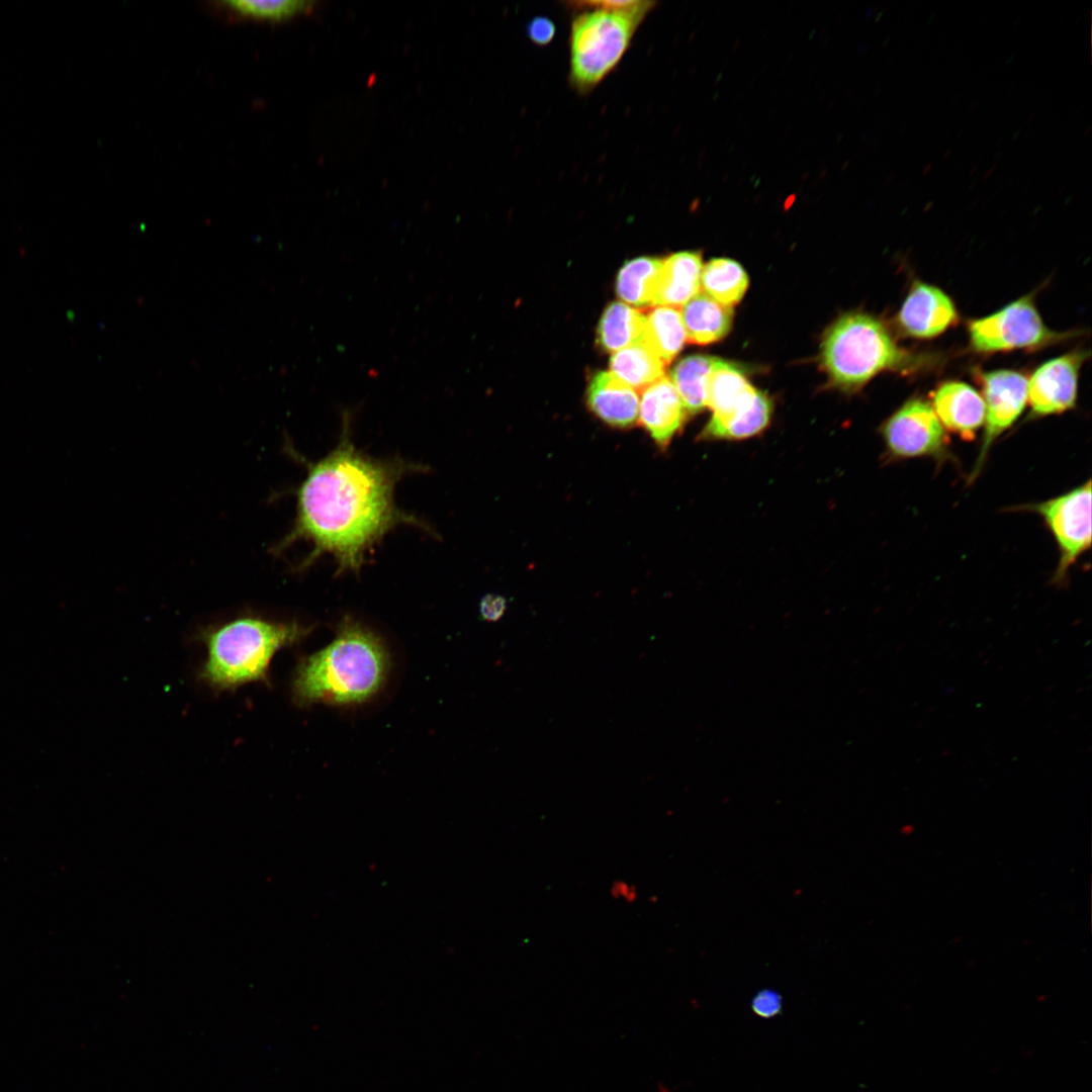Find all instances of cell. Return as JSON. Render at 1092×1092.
<instances>
[{
  "mask_svg": "<svg viewBox=\"0 0 1092 1092\" xmlns=\"http://www.w3.org/2000/svg\"><path fill=\"white\" fill-rule=\"evenodd\" d=\"M350 412H344L337 447L308 464L296 492L293 528L271 549L276 554L297 541L309 542L311 551L298 569L328 553L336 559L338 573L358 571L373 546L391 529L400 524L425 526L394 502L398 479L420 466L402 460H377L360 452L350 438Z\"/></svg>",
  "mask_w": 1092,
  "mask_h": 1092,
  "instance_id": "6da1fadb",
  "label": "cell"
},
{
  "mask_svg": "<svg viewBox=\"0 0 1092 1092\" xmlns=\"http://www.w3.org/2000/svg\"><path fill=\"white\" fill-rule=\"evenodd\" d=\"M390 665L382 639L346 616L328 646L299 658L292 673V701L301 708L365 703L383 688Z\"/></svg>",
  "mask_w": 1092,
  "mask_h": 1092,
  "instance_id": "7a4b0ae2",
  "label": "cell"
},
{
  "mask_svg": "<svg viewBox=\"0 0 1092 1092\" xmlns=\"http://www.w3.org/2000/svg\"><path fill=\"white\" fill-rule=\"evenodd\" d=\"M311 630L297 621H276L254 613L201 627L194 639L205 654L196 678L216 695L249 684L269 687L275 654L298 644Z\"/></svg>",
  "mask_w": 1092,
  "mask_h": 1092,
  "instance_id": "3957f363",
  "label": "cell"
},
{
  "mask_svg": "<svg viewBox=\"0 0 1092 1092\" xmlns=\"http://www.w3.org/2000/svg\"><path fill=\"white\" fill-rule=\"evenodd\" d=\"M821 362L834 386L856 391L882 371L913 373L927 357L900 347L878 318L851 312L839 317L826 332Z\"/></svg>",
  "mask_w": 1092,
  "mask_h": 1092,
  "instance_id": "277c9868",
  "label": "cell"
},
{
  "mask_svg": "<svg viewBox=\"0 0 1092 1092\" xmlns=\"http://www.w3.org/2000/svg\"><path fill=\"white\" fill-rule=\"evenodd\" d=\"M645 16L590 8L574 18L570 31V81L577 91L588 92L614 70Z\"/></svg>",
  "mask_w": 1092,
  "mask_h": 1092,
  "instance_id": "5b68a950",
  "label": "cell"
},
{
  "mask_svg": "<svg viewBox=\"0 0 1092 1092\" xmlns=\"http://www.w3.org/2000/svg\"><path fill=\"white\" fill-rule=\"evenodd\" d=\"M971 349L980 354L1037 350L1067 341L1078 332L1051 330L1042 321L1033 294H1026L1001 309L968 324Z\"/></svg>",
  "mask_w": 1092,
  "mask_h": 1092,
  "instance_id": "8992f818",
  "label": "cell"
},
{
  "mask_svg": "<svg viewBox=\"0 0 1092 1092\" xmlns=\"http://www.w3.org/2000/svg\"><path fill=\"white\" fill-rule=\"evenodd\" d=\"M1025 508L1042 518L1057 543L1059 562L1053 581L1060 583L1091 546V481Z\"/></svg>",
  "mask_w": 1092,
  "mask_h": 1092,
  "instance_id": "52a82bcc",
  "label": "cell"
},
{
  "mask_svg": "<svg viewBox=\"0 0 1092 1092\" xmlns=\"http://www.w3.org/2000/svg\"><path fill=\"white\" fill-rule=\"evenodd\" d=\"M887 453L895 459L939 457L948 445L946 432L930 402L912 397L882 425Z\"/></svg>",
  "mask_w": 1092,
  "mask_h": 1092,
  "instance_id": "ba28073f",
  "label": "cell"
},
{
  "mask_svg": "<svg viewBox=\"0 0 1092 1092\" xmlns=\"http://www.w3.org/2000/svg\"><path fill=\"white\" fill-rule=\"evenodd\" d=\"M985 402L984 433L970 481L981 472L993 443L1018 420L1027 404V377L1015 370L979 373Z\"/></svg>",
  "mask_w": 1092,
  "mask_h": 1092,
  "instance_id": "9c48e42d",
  "label": "cell"
},
{
  "mask_svg": "<svg viewBox=\"0 0 1092 1092\" xmlns=\"http://www.w3.org/2000/svg\"><path fill=\"white\" fill-rule=\"evenodd\" d=\"M1089 357L1075 350L1050 359L1027 378V403L1032 419L1060 415L1076 406L1080 369Z\"/></svg>",
  "mask_w": 1092,
  "mask_h": 1092,
  "instance_id": "30bf717a",
  "label": "cell"
},
{
  "mask_svg": "<svg viewBox=\"0 0 1092 1092\" xmlns=\"http://www.w3.org/2000/svg\"><path fill=\"white\" fill-rule=\"evenodd\" d=\"M952 299L939 287L915 280L900 307L896 324L906 337L932 339L958 323Z\"/></svg>",
  "mask_w": 1092,
  "mask_h": 1092,
  "instance_id": "8fae6325",
  "label": "cell"
},
{
  "mask_svg": "<svg viewBox=\"0 0 1092 1092\" xmlns=\"http://www.w3.org/2000/svg\"><path fill=\"white\" fill-rule=\"evenodd\" d=\"M945 431L966 441L975 438L985 422L983 396L970 384L948 380L933 391L930 402Z\"/></svg>",
  "mask_w": 1092,
  "mask_h": 1092,
  "instance_id": "7c38bea8",
  "label": "cell"
},
{
  "mask_svg": "<svg viewBox=\"0 0 1092 1092\" xmlns=\"http://www.w3.org/2000/svg\"><path fill=\"white\" fill-rule=\"evenodd\" d=\"M688 414L670 378L662 376L643 389L639 422L662 450L684 427Z\"/></svg>",
  "mask_w": 1092,
  "mask_h": 1092,
  "instance_id": "4fadbf2b",
  "label": "cell"
},
{
  "mask_svg": "<svg viewBox=\"0 0 1092 1092\" xmlns=\"http://www.w3.org/2000/svg\"><path fill=\"white\" fill-rule=\"evenodd\" d=\"M586 403L600 420L619 429L632 427L639 414L636 390L607 371H600L592 377Z\"/></svg>",
  "mask_w": 1092,
  "mask_h": 1092,
  "instance_id": "5bb4252c",
  "label": "cell"
},
{
  "mask_svg": "<svg viewBox=\"0 0 1092 1092\" xmlns=\"http://www.w3.org/2000/svg\"><path fill=\"white\" fill-rule=\"evenodd\" d=\"M702 270V257L697 252H679L662 260L651 305H685L699 293Z\"/></svg>",
  "mask_w": 1092,
  "mask_h": 1092,
  "instance_id": "9a60e30c",
  "label": "cell"
},
{
  "mask_svg": "<svg viewBox=\"0 0 1092 1092\" xmlns=\"http://www.w3.org/2000/svg\"><path fill=\"white\" fill-rule=\"evenodd\" d=\"M772 415V402L762 391L742 408L732 415L715 419L710 418L699 435L702 441H739L761 434L769 425Z\"/></svg>",
  "mask_w": 1092,
  "mask_h": 1092,
  "instance_id": "2e32d148",
  "label": "cell"
},
{
  "mask_svg": "<svg viewBox=\"0 0 1092 1092\" xmlns=\"http://www.w3.org/2000/svg\"><path fill=\"white\" fill-rule=\"evenodd\" d=\"M757 392L735 366L716 358L707 385V406L711 418L721 419L749 402Z\"/></svg>",
  "mask_w": 1092,
  "mask_h": 1092,
  "instance_id": "e0dca14e",
  "label": "cell"
},
{
  "mask_svg": "<svg viewBox=\"0 0 1092 1092\" xmlns=\"http://www.w3.org/2000/svg\"><path fill=\"white\" fill-rule=\"evenodd\" d=\"M680 313L687 340L698 345L724 338L732 326V308L701 292L682 305Z\"/></svg>",
  "mask_w": 1092,
  "mask_h": 1092,
  "instance_id": "ac0fdd59",
  "label": "cell"
},
{
  "mask_svg": "<svg viewBox=\"0 0 1092 1092\" xmlns=\"http://www.w3.org/2000/svg\"><path fill=\"white\" fill-rule=\"evenodd\" d=\"M646 315L640 309L614 301L604 310L597 331V343L607 353L617 352L644 337Z\"/></svg>",
  "mask_w": 1092,
  "mask_h": 1092,
  "instance_id": "d6986e66",
  "label": "cell"
},
{
  "mask_svg": "<svg viewBox=\"0 0 1092 1092\" xmlns=\"http://www.w3.org/2000/svg\"><path fill=\"white\" fill-rule=\"evenodd\" d=\"M664 363L644 340L613 354L611 373L634 390L645 389L664 373Z\"/></svg>",
  "mask_w": 1092,
  "mask_h": 1092,
  "instance_id": "ffe728a7",
  "label": "cell"
},
{
  "mask_svg": "<svg viewBox=\"0 0 1092 1092\" xmlns=\"http://www.w3.org/2000/svg\"><path fill=\"white\" fill-rule=\"evenodd\" d=\"M645 315L643 340L666 365L687 341L681 313L675 307L655 306Z\"/></svg>",
  "mask_w": 1092,
  "mask_h": 1092,
  "instance_id": "44dd1931",
  "label": "cell"
},
{
  "mask_svg": "<svg viewBox=\"0 0 1092 1092\" xmlns=\"http://www.w3.org/2000/svg\"><path fill=\"white\" fill-rule=\"evenodd\" d=\"M716 358L692 355L681 359L671 370L673 383L689 414L695 415L707 406L708 378Z\"/></svg>",
  "mask_w": 1092,
  "mask_h": 1092,
  "instance_id": "7402d4cb",
  "label": "cell"
},
{
  "mask_svg": "<svg viewBox=\"0 0 1092 1092\" xmlns=\"http://www.w3.org/2000/svg\"><path fill=\"white\" fill-rule=\"evenodd\" d=\"M662 260L640 257L628 261L616 279V293L628 304L649 306L657 283Z\"/></svg>",
  "mask_w": 1092,
  "mask_h": 1092,
  "instance_id": "603a6c76",
  "label": "cell"
},
{
  "mask_svg": "<svg viewBox=\"0 0 1092 1092\" xmlns=\"http://www.w3.org/2000/svg\"><path fill=\"white\" fill-rule=\"evenodd\" d=\"M701 286L705 294L732 307L743 297L748 277L741 265L730 259H714L703 266Z\"/></svg>",
  "mask_w": 1092,
  "mask_h": 1092,
  "instance_id": "cb8c5ba5",
  "label": "cell"
},
{
  "mask_svg": "<svg viewBox=\"0 0 1092 1092\" xmlns=\"http://www.w3.org/2000/svg\"><path fill=\"white\" fill-rule=\"evenodd\" d=\"M225 5L242 15L279 20L309 11L314 2L301 0H233L225 2Z\"/></svg>",
  "mask_w": 1092,
  "mask_h": 1092,
  "instance_id": "d4e9b609",
  "label": "cell"
},
{
  "mask_svg": "<svg viewBox=\"0 0 1092 1092\" xmlns=\"http://www.w3.org/2000/svg\"><path fill=\"white\" fill-rule=\"evenodd\" d=\"M575 9L585 10L600 8L613 11L640 13L647 15L655 6L653 1H577L570 3Z\"/></svg>",
  "mask_w": 1092,
  "mask_h": 1092,
  "instance_id": "484cf974",
  "label": "cell"
},
{
  "mask_svg": "<svg viewBox=\"0 0 1092 1092\" xmlns=\"http://www.w3.org/2000/svg\"><path fill=\"white\" fill-rule=\"evenodd\" d=\"M751 1009L760 1018H774L782 1012L783 998L775 990H760L751 999Z\"/></svg>",
  "mask_w": 1092,
  "mask_h": 1092,
  "instance_id": "4316f807",
  "label": "cell"
},
{
  "mask_svg": "<svg viewBox=\"0 0 1092 1092\" xmlns=\"http://www.w3.org/2000/svg\"><path fill=\"white\" fill-rule=\"evenodd\" d=\"M527 32L529 38L534 43L545 46L553 39L555 35V25L549 18L537 16L529 22Z\"/></svg>",
  "mask_w": 1092,
  "mask_h": 1092,
  "instance_id": "83f0119b",
  "label": "cell"
},
{
  "mask_svg": "<svg viewBox=\"0 0 1092 1092\" xmlns=\"http://www.w3.org/2000/svg\"><path fill=\"white\" fill-rule=\"evenodd\" d=\"M507 610L506 598L498 595H486L479 604L481 618L486 622H496Z\"/></svg>",
  "mask_w": 1092,
  "mask_h": 1092,
  "instance_id": "f1b7e54d",
  "label": "cell"
},
{
  "mask_svg": "<svg viewBox=\"0 0 1092 1092\" xmlns=\"http://www.w3.org/2000/svg\"><path fill=\"white\" fill-rule=\"evenodd\" d=\"M614 898H622L628 902H632L637 897L635 888L626 882H615L611 889Z\"/></svg>",
  "mask_w": 1092,
  "mask_h": 1092,
  "instance_id": "f546056e",
  "label": "cell"
},
{
  "mask_svg": "<svg viewBox=\"0 0 1092 1092\" xmlns=\"http://www.w3.org/2000/svg\"><path fill=\"white\" fill-rule=\"evenodd\" d=\"M997 166H998V164H997V163H994V164H993V165L991 166V168H990V169H989V170H988V171H987V172H986V173L984 174V176H983V179H982V180H983V181H986V180H987V179H988V178H989V177H990V176L992 175V173H993V172H994V170H995V169L997 168Z\"/></svg>",
  "mask_w": 1092,
  "mask_h": 1092,
  "instance_id": "4dcf8cb0",
  "label": "cell"
},
{
  "mask_svg": "<svg viewBox=\"0 0 1092 1092\" xmlns=\"http://www.w3.org/2000/svg\"><path fill=\"white\" fill-rule=\"evenodd\" d=\"M932 167H933L932 162L928 163L925 166L924 170L922 171V175H926L927 173H929L931 171Z\"/></svg>",
  "mask_w": 1092,
  "mask_h": 1092,
  "instance_id": "1f68e13d",
  "label": "cell"
},
{
  "mask_svg": "<svg viewBox=\"0 0 1092 1092\" xmlns=\"http://www.w3.org/2000/svg\"><path fill=\"white\" fill-rule=\"evenodd\" d=\"M1091 130H1092V125L1090 124L1085 128V130L1083 132V136L1084 138L1087 136L1091 132Z\"/></svg>",
  "mask_w": 1092,
  "mask_h": 1092,
  "instance_id": "d6a6232c",
  "label": "cell"
},
{
  "mask_svg": "<svg viewBox=\"0 0 1092 1092\" xmlns=\"http://www.w3.org/2000/svg\"><path fill=\"white\" fill-rule=\"evenodd\" d=\"M951 153H952V149H948V150H947V151H946V152L944 153V155H943V157H942V160H943V161H945L946 159H948Z\"/></svg>",
  "mask_w": 1092,
  "mask_h": 1092,
  "instance_id": "836d02e7",
  "label": "cell"
},
{
  "mask_svg": "<svg viewBox=\"0 0 1092 1092\" xmlns=\"http://www.w3.org/2000/svg\"><path fill=\"white\" fill-rule=\"evenodd\" d=\"M978 103H980V98H978V99H977V100H976V101H975V102L973 103V106H972V107L970 108V111H971V112H972V111H974V110H975V109L977 108V106H978Z\"/></svg>",
  "mask_w": 1092,
  "mask_h": 1092,
  "instance_id": "e575fe53",
  "label": "cell"
},
{
  "mask_svg": "<svg viewBox=\"0 0 1092 1092\" xmlns=\"http://www.w3.org/2000/svg\"><path fill=\"white\" fill-rule=\"evenodd\" d=\"M977 168H978V165L976 164V165H975V166H974V167H973V168L971 169V171H970V175H971V176H972V175H973V174L975 173V171L977 170Z\"/></svg>",
  "mask_w": 1092,
  "mask_h": 1092,
  "instance_id": "d590c367",
  "label": "cell"
},
{
  "mask_svg": "<svg viewBox=\"0 0 1092 1092\" xmlns=\"http://www.w3.org/2000/svg\"><path fill=\"white\" fill-rule=\"evenodd\" d=\"M1033 117H1034V114L1032 113V114H1031V115H1030V116H1029V117H1028V118L1026 119V121H1025V124H1028V123L1030 122V120H1031V119H1032Z\"/></svg>",
  "mask_w": 1092,
  "mask_h": 1092,
  "instance_id": "8d00e7d4",
  "label": "cell"
}]
</instances>
